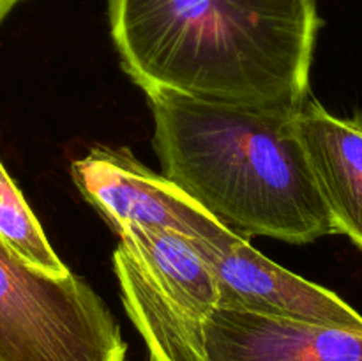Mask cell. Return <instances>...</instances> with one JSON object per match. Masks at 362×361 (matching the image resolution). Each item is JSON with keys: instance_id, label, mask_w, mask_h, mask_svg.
<instances>
[{"instance_id": "6da1fadb", "label": "cell", "mask_w": 362, "mask_h": 361, "mask_svg": "<svg viewBox=\"0 0 362 361\" xmlns=\"http://www.w3.org/2000/svg\"><path fill=\"white\" fill-rule=\"evenodd\" d=\"M120 66L147 92L296 115L310 96L317 0H108Z\"/></svg>"}, {"instance_id": "7a4b0ae2", "label": "cell", "mask_w": 362, "mask_h": 361, "mask_svg": "<svg viewBox=\"0 0 362 361\" xmlns=\"http://www.w3.org/2000/svg\"><path fill=\"white\" fill-rule=\"evenodd\" d=\"M163 176L243 236L306 244L338 234L296 115L147 92Z\"/></svg>"}, {"instance_id": "3957f363", "label": "cell", "mask_w": 362, "mask_h": 361, "mask_svg": "<svg viewBox=\"0 0 362 361\" xmlns=\"http://www.w3.org/2000/svg\"><path fill=\"white\" fill-rule=\"evenodd\" d=\"M120 326L80 276L53 278L0 241V361H126Z\"/></svg>"}, {"instance_id": "277c9868", "label": "cell", "mask_w": 362, "mask_h": 361, "mask_svg": "<svg viewBox=\"0 0 362 361\" xmlns=\"http://www.w3.org/2000/svg\"><path fill=\"white\" fill-rule=\"evenodd\" d=\"M71 176L85 200L117 234L141 225L212 241L228 229L163 173L138 161L129 149L95 145L87 156L74 159Z\"/></svg>"}, {"instance_id": "5b68a950", "label": "cell", "mask_w": 362, "mask_h": 361, "mask_svg": "<svg viewBox=\"0 0 362 361\" xmlns=\"http://www.w3.org/2000/svg\"><path fill=\"white\" fill-rule=\"evenodd\" d=\"M187 241L218 282L219 306L362 331V315L338 294L269 260L233 230Z\"/></svg>"}, {"instance_id": "8992f818", "label": "cell", "mask_w": 362, "mask_h": 361, "mask_svg": "<svg viewBox=\"0 0 362 361\" xmlns=\"http://www.w3.org/2000/svg\"><path fill=\"white\" fill-rule=\"evenodd\" d=\"M205 361H362V331L218 306L204 322Z\"/></svg>"}, {"instance_id": "52a82bcc", "label": "cell", "mask_w": 362, "mask_h": 361, "mask_svg": "<svg viewBox=\"0 0 362 361\" xmlns=\"http://www.w3.org/2000/svg\"><path fill=\"white\" fill-rule=\"evenodd\" d=\"M296 130L338 234L362 250V119H341L315 99L296 113Z\"/></svg>"}, {"instance_id": "ba28073f", "label": "cell", "mask_w": 362, "mask_h": 361, "mask_svg": "<svg viewBox=\"0 0 362 361\" xmlns=\"http://www.w3.org/2000/svg\"><path fill=\"white\" fill-rule=\"evenodd\" d=\"M113 271L127 315L144 336L148 361H205V321L172 299L122 244L113 251Z\"/></svg>"}, {"instance_id": "9c48e42d", "label": "cell", "mask_w": 362, "mask_h": 361, "mask_svg": "<svg viewBox=\"0 0 362 361\" xmlns=\"http://www.w3.org/2000/svg\"><path fill=\"white\" fill-rule=\"evenodd\" d=\"M120 244L184 310L205 321L219 306L214 275L186 236L159 227L129 225Z\"/></svg>"}, {"instance_id": "30bf717a", "label": "cell", "mask_w": 362, "mask_h": 361, "mask_svg": "<svg viewBox=\"0 0 362 361\" xmlns=\"http://www.w3.org/2000/svg\"><path fill=\"white\" fill-rule=\"evenodd\" d=\"M0 241L32 268L66 278L71 269L64 264L49 244L41 223L32 212L23 193L0 161Z\"/></svg>"}, {"instance_id": "8fae6325", "label": "cell", "mask_w": 362, "mask_h": 361, "mask_svg": "<svg viewBox=\"0 0 362 361\" xmlns=\"http://www.w3.org/2000/svg\"><path fill=\"white\" fill-rule=\"evenodd\" d=\"M20 2H23V0H0V21H2L4 18L14 9V6Z\"/></svg>"}]
</instances>
